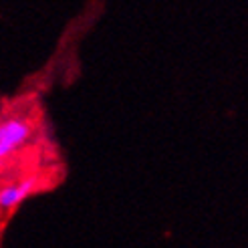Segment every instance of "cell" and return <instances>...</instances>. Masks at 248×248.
<instances>
[{
	"instance_id": "cell-1",
	"label": "cell",
	"mask_w": 248,
	"mask_h": 248,
	"mask_svg": "<svg viewBox=\"0 0 248 248\" xmlns=\"http://www.w3.org/2000/svg\"><path fill=\"white\" fill-rule=\"evenodd\" d=\"M32 125L27 119L8 117L0 121V143L10 145L12 150H20V147L31 140Z\"/></svg>"
},
{
	"instance_id": "cell-2",
	"label": "cell",
	"mask_w": 248,
	"mask_h": 248,
	"mask_svg": "<svg viewBox=\"0 0 248 248\" xmlns=\"http://www.w3.org/2000/svg\"><path fill=\"white\" fill-rule=\"evenodd\" d=\"M32 190H34V178H24L20 182L4 186V188H0V208L12 210L15 206H18L27 196H31Z\"/></svg>"
}]
</instances>
